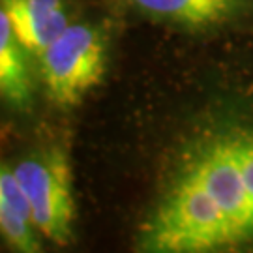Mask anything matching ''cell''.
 Returning <instances> with one entry per match:
<instances>
[{"mask_svg":"<svg viewBox=\"0 0 253 253\" xmlns=\"http://www.w3.org/2000/svg\"><path fill=\"white\" fill-rule=\"evenodd\" d=\"M27 49L19 43L8 19L0 13V92L13 109L25 111L32 103V77Z\"/></svg>","mask_w":253,"mask_h":253,"instance_id":"7","label":"cell"},{"mask_svg":"<svg viewBox=\"0 0 253 253\" xmlns=\"http://www.w3.org/2000/svg\"><path fill=\"white\" fill-rule=\"evenodd\" d=\"M11 171L43 238L56 246L70 244L75 221V197L72 165L66 150L60 146L42 148L13 163Z\"/></svg>","mask_w":253,"mask_h":253,"instance_id":"2","label":"cell"},{"mask_svg":"<svg viewBox=\"0 0 253 253\" xmlns=\"http://www.w3.org/2000/svg\"><path fill=\"white\" fill-rule=\"evenodd\" d=\"M0 233L11 253H45L32 210L21 191L11 165L0 169Z\"/></svg>","mask_w":253,"mask_h":253,"instance_id":"6","label":"cell"},{"mask_svg":"<svg viewBox=\"0 0 253 253\" xmlns=\"http://www.w3.org/2000/svg\"><path fill=\"white\" fill-rule=\"evenodd\" d=\"M124 253H253V109H212L167 145L124 212Z\"/></svg>","mask_w":253,"mask_h":253,"instance_id":"1","label":"cell"},{"mask_svg":"<svg viewBox=\"0 0 253 253\" xmlns=\"http://www.w3.org/2000/svg\"><path fill=\"white\" fill-rule=\"evenodd\" d=\"M0 13L8 19L19 43L38 58L70 27L64 0H2Z\"/></svg>","mask_w":253,"mask_h":253,"instance_id":"5","label":"cell"},{"mask_svg":"<svg viewBox=\"0 0 253 253\" xmlns=\"http://www.w3.org/2000/svg\"><path fill=\"white\" fill-rule=\"evenodd\" d=\"M145 17L190 30L225 27L253 15V0H127Z\"/></svg>","mask_w":253,"mask_h":253,"instance_id":"4","label":"cell"},{"mask_svg":"<svg viewBox=\"0 0 253 253\" xmlns=\"http://www.w3.org/2000/svg\"><path fill=\"white\" fill-rule=\"evenodd\" d=\"M107 45L100 28L75 23L38 56L47 96L60 107H73L101 81Z\"/></svg>","mask_w":253,"mask_h":253,"instance_id":"3","label":"cell"}]
</instances>
